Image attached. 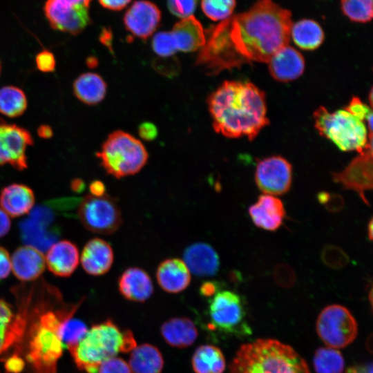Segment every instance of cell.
<instances>
[{
	"instance_id": "obj_1",
	"label": "cell",
	"mask_w": 373,
	"mask_h": 373,
	"mask_svg": "<svg viewBox=\"0 0 373 373\" xmlns=\"http://www.w3.org/2000/svg\"><path fill=\"white\" fill-rule=\"evenodd\" d=\"M291 13L272 0H258L248 10L222 21L209 31L196 65L208 74L251 62L268 63L288 46Z\"/></svg>"
},
{
	"instance_id": "obj_2",
	"label": "cell",
	"mask_w": 373,
	"mask_h": 373,
	"mask_svg": "<svg viewBox=\"0 0 373 373\" xmlns=\"http://www.w3.org/2000/svg\"><path fill=\"white\" fill-rule=\"evenodd\" d=\"M12 291L26 321L12 354L23 359L28 373H57L64 347L60 334L62 323L73 316L82 300L66 303L59 290L44 280L18 285Z\"/></svg>"
},
{
	"instance_id": "obj_3",
	"label": "cell",
	"mask_w": 373,
	"mask_h": 373,
	"mask_svg": "<svg viewBox=\"0 0 373 373\" xmlns=\"http://www.w3.org/2000/svg\"><path fill=\"white\" fill-rule=\"evenodd\" d=\"M214 131L253 140L269 124L265 93L251 82L225 81L208 98Z\"/></svg>"
},
{
	"instance_id": "obj_4",
	"label": "cell",
	"mask_w": 373,
	"mask_h": 373,
	"mask_svg": "<svg viewBox=\"0 0 373 373\" xmlns=\"http://www.w3.org/2000/svg\"><path fill=\"white\" fill-rule=\"evenodd\" d=\"M229 373H311L305 359L290 345L273 338L242 345Z\"/></svg>"
},
{
	"instance_id": "obj_5",
	"label": "cell",
	"mask_w": 373,
	"mask_h": 373,
	"mask_svg": "<svg viewBox=\"0 0 373 373\" xmlns=\"http://www.w3.org/2000/svg\"><path fill=\"white\" fill-rule=\"evenodd\" d=\"M136 345L131 330H122L108 319L88 329L77 344L67 348L80 370L97 373L102 363Z\"/></svg>"
},
{
	"instance_id": "obj_6",
	"label": "cell",
	"mask_w": 373,
	"mask_h": 373,
	"mask_svg": "<svg viewBox=\"0 0 373 373\" xmlns=\"http://www.w3.org/2000/svg\"><path fill=\"white\" fill-rule=\"evenodd\" d=\"M96 155L106 173L118 179L138 173L149 158L144 144L120 130L108 136Z\"/></svg>"
},
{
	"instance_id": "obj_7",
	"label": "cell",
	"mask_w": 373,
	"mask_h": 373,
	"mask_svg": "<svg viewBox=\"0 0 373 373\" xmlns=\"http://www.w3.org/2000/svg\"><path fill=\"white\" fill-rule=\"evenodd\" d=\"M319 134L334 143L343 151L361 153L370 139L364 122L345 110L329 112L318 107L313 114Z\"/></svg>"
},
{
	"instance_id": "obj_8",
	"label": "cell",
	"mask_w": 373,
	"mask_h": 373,
	"mask_svg": "<svg viewBox=\"0 0 373 373\" xmlns=\"http://www.w3.org/2000/svg\"><path fill=\"white\" fill-rule=\"evenodd\" d=\"M208 315L210 326L220 332L238 335L251 334L245 321L242 300L233 291L222 290L214 294L209 302Z\"/></svg>"
},
{
	"instance_id": "obj_9",
	"label": "cell",
	"mask_w": 373,
	"mask_h": 373,
	"mask_svg": "<svg viewBox=\"0 0 373 373\" xmlns=\"http://www.w3.org/2000/svg\"><path fill=\"white\" fill-rule=\"evenodd\" d=\"M316 328L322 341L335 349L351 344L358 334V324L345 307L334 304L325 307L319 314Z\"/></svg>"
},
{
	"instance_id": "obj_10",
	"label": "cell",
	"mask_w": 373,
	"mask_h": 373,
	"mask_svg": "<svg viewBox=\"0 0 373 373\" xmlns=\"http://www.w3.org/2000/svg\"><path fill=\"white\" fill-rule=\"evenodd\" d=\"M77 214L86 229L100 234L115 233L122 222L116 201L108 194L86 195L79 203Z\"/></svg>"
},
{
	"instance_id": "obj_11",
	"label": "cell",
	"mask_w": 373,
	"mask_h": 373,
	"mask_svg": "<svg viewBox=\"0 0 373 373\" xmlns=\"http://www.w3.org/2000/svg\"><path fill=\"white\" fill-rule=\"evenodd\" d=\"M91 0H47L45 15L52 28L78 35L90 23Z\"/></svg>"
},
{
	"instance_id": "obj_12",
	"label": "cell",
	"mask_w": 373,
	"mask_h": 373,
	"mask_svg": "<svg viewBox=\"0 0 373 373\" xmlns=\"http://www.w3.org/2000/svg\"><path fill=\"white\" fill-rule=\"evenodd\" d=\"M19 230L23 242L41 252L47 251L59 236L52 208L47 204L34 208L20 222Z\"/></svg>"
},
{
	"instance_id": "obj_13",
	"label": "cell",
	"mask_w": 373,
	"mask_h": 373,
	"mask_svg": "<svg viewBox=\"0 0 373 373\" xmlns=\"http://www.w3.org/2000/svg\"><path fill=\"white\" fill-rule=\"evenodd\" d=\"M372 139L363 151L343 171L332 174V179L343 189L355 191L370 206L365 192L372 189Z\"/></svg>"
},
{
	"instance_id": "obj_14",
	"label": "cell",
	"mask_w": 373,
	"mask_h": 373,
	"mask_svg": "<svg viewBox=\"0 0 373 373\" xmlns=\"http://www.w3.org/2000/svg\"><path fill=\"white\" fill-rule=\"evenodd\" d=\"M255 181L265 194L278 195L286 193L291 185V165L279 155L265 158L256 166Z\"/></svg>"
},
{
	"instance_id": "obj_15",
	"label": "cell",
	"mask_w": 373,
	"mask_h": 373,
	"mask_svg": "<svg viewBox=\"0 0 373 373\" xmlns=\"http://www.w3.org/2000/svg\"><path fill=\"white\" fill-rule=\"evenodd\" d=\"M32 143L28 131L15 124H6L0 118V165L10 164L20 171L26 169V152Z\"/></svg>"
},
{
	"instance_id": "obj_16",
	"label": "cell",
	"mask_w": 373,
	"mask_h": 373,
	"mask_svg": "<svg viewBox=\"0 0 373 373\" xmlns=\"http://www.w3.org/2000/svg\"><path fill=\"white\" fill-rule=\"evenodd\" d=\"M161 20V12L153 3L140 0L135 1L126 12L124 23L133 35L146 39L157 28Z\"/></svg>"
},
{
	"instance_id": "obj_17",
	"label": "cell",
	"mask_w": 373,
	"mask_h": 373,
	"mask_svg": "<svg viewBox=\"0 0 373 373\" xmlns=\"http://www.w3.org/2000/svg\"><path fill=\"white\" fill-rule=\"evenodd\" d=\"M17 311L0 298V354L15 347L21 341L26 327V316L17 305Z\"/></svg>"
},
{
	"instance_id": "obj_18",
	"label": "cell",
	"mask_w": 373,
	"mask_h": 373,
	"mask_svg": "<svg viewBox=\"0 0 373 373\" xmlns=\"http://www.w3.org/2000/svg\"><path fill=\"white\" fill-rule=\"evenodd\" d=\"M254 224L258 228L274 231L283 223L286 212L283 202L278 198L264 194L248 209Z\"/></svg>"
},
{
	"instance_id": "obj_19",
	"label": "cell",
	"mask_w": 373,
	"mask_h": 373,
	"mask_svg": "<svg viewBox=\"0 0 373 373\" xmlns=\"http://www.w3.org/2000/svg\"><path fill=\"white\" fill-rule=\"evenodd\" d=\"M272 77L281 82L298 78L305 69L302 54L291 46H286L277 51L268 61Z\"/></svg>"
},
{
	"instance_id": "obj_20",
	"label": "cell",
	"mask_w": 373,
	"mask_h": 373,
	"mask_svg": "<svg viewBox=\"0 0 373 373\" xmlns=\"http://www.w3.org/2000/svg\"><path fill=\"white\" fill-rule=\"evenodd\" d=\"M11 259V270L23 282L37 280L44 272L45 257L41 251L29 245L18 247Z\"/></svg>"
},
{
	"instance_id": "obj_21",
	"label": "cell",
	"mask_w": 373,
	"mask_h": 373,
	"mask_svg": "<svg viewBox=\"0 0 373 373\" xmlns=\"http://www.w3.org/2000/svg\"><path fill=\"white\" fill-rule=\"evenodd\" d=\"M114 260L113 250L106 241L95 238L84 246L81 255V264L84 271L98 276L109 271Z\"/></svg>"
},
{
	"instance_id": "obj_22",
	"label": "cell",
	"mask_w": 373,
	"mask_h": 373,
	"mask_svg": "<svg viewBox=\"0 0 373 373\" xmlns=\"http://www.w3.org/2000/svg\"><path fill=\"white\" fill-rule=\"evenodd\" d=\"M79 250L72 242L66 240L55 242L47 250L46 265L50 272L57 276L68 277L79 264Z\"/></svg>"
},
{
	"instance_id": "obj_23",
	"label": "cell",
	"mask_w": 373,
	"mask_h": 373,
	"mask_svg": "<svg viewBox=\"0 0 373 373\" xmlns=\"http://www.w3.org/2000/svg\"><path fill=\"white\" fill-rule=\"evenodd\" d=\"M183 261L190 272L198 276H213L220 267L217 252L204 242H195L187 247L183 254Z\"/></svg>"
},
{
	"instance_id": "obj_24",
	"label": "cell",
	"mask_w": 373,
	"mask_h": 373,
	"mask_svg": "<svg viewBox=\"0 0 373 373\" xmlns=\"http://www.w3.org/2000/svg\"><path fill=\"white\" fill-rule=\"evenodd\" d=\"M118 289L126 300L144 302L153 293V285L146 271L139 267H129L119 276Z\"/></svg>"
},
{
	"instance_id": "obj_25",
	"label": "cell",
	"mask_w": 373,
	"mask_h": 373,
	"mask_svg": "<svg viewBox=\"0 0 373 373\" xmlns=\"http://www.w3.org/2000/svg\"><path fill=\"white\" fill-rule=\"evenodd\" d=\"M156 278L160 287L168 293H179L191 283V272L184 262L173 258L163 260L157 267Z\"/></svg>"
},
{
	"instance_id": "obj_26",
	"label": "cell",
	"mask_w": 373,
	"mask_h": 373,
	"mask_svg": "<svg viewBox=\"0 0 373 373\" xmlns=\"http://www.w3.org/2000/svg\"><path fill=\"white\" fill-rule=\"evenodd\" d=\"M170 32L178 51H196L203 47L206 41L203 27L193 15L175 23Z\"/></svg>"
},
{
	"instance_id": "obj_27",
	"label": "cell",
	"mask_w": 373,
	"mask_h": 373,
	"mask_svg": "<svg viewBox=\"0 0 373 373\" xmlns=\"http://www.w3.org/2000/svg\"><path fill=\"white\" fill-rule=\"evenodd\" d=\"M35 204L32 190L21 184H12L0 193L1 208L9 216L17 218L29 213Z\"/></svg>"
},
{
	"instance_id": "obj_28",
	"label": "cell",
	"mask_w": 373,
	"mask_h": 373,
	"mask_svg": "<svg viewBox=\"0 0 373 373\" xmlns=\"http://www.w3.org/2000/svg\"><path fill=\"white\" fill-rule=\"evenodd\" d=\"M164 341L171 346L184 348L192 345L198 337L193 321L186 317H175L165 321L160 328Z\"/></svg>"
},
{
	"instance_id": "obj_29",
	"label": "cell",
	"mask_w": 373,
	"mask_h": 373,
	"mask_svg": "<svg viewBox=\"0 0 373 373\" xmlns=\"http://www.w3.org/2000/svg\"><path fill=\"white\" fill-rule=\"evenodd\" d=\"M128 364L132 373H161L164 359L157 347L143 343L131 351Z\"/></svg>"
},
{
	"instance_id": "obj_30",
	"label": "cell",
	"mask_w": 373,
	"mask_h": 373,
	"mask_svg": "<svg viewBox=\"0 0 373 373\" xmlns=\"http://www.w3.org/2000/svg\"><path fill=\"white\" fill-rule=\"evenodd\" d=\"M75 95L83 103L95 105L102 102L106 93V84L103 78L95 73H86L74 82Z\"/></svg>"
},
{
	"instance_id": "obj_31",
	"label": "cell",
	"mask_w": 373,
	"mask_h": 373,
	"mask_svg": "<svg viewBox=\"0 0 373 373\" xmlns=\"http://www.w3.org/2000/svg\"><path fill=\"white\" fill-rule=\"evenodd\" d=\"M191 364L195 373H223L226 361L220 348L211 345H200L195 350Z\"/></svg>"
},
{
	"instance_id": "obj_32",
	"label": "cell",
	"mask_w": 373,
	"mask_h": 373,
	"mask_svg": "<svg viewBox=\"0 0 373 373\" xmlns=\"http://www.w3.org/2000/svg\"><path fill=\"white\" fill-rule=\"evenodd\" d=\"M291 37L295 44L301 49L312 50L323 42L324 32L316 21L305 19L292 24Z\"/></svg>"
},
{
	"instance_id": "obj_33",
	"label": "cell",
	"mask_w": 373,
	"mask_h": 373,
	"mask_svg": "<svg viewBox=\"0 0 373 373\" xmlns=\"http://www.w3.org/2000/svg\"><path fill=\"white\" fill-rule=\"evenodd\" d=\"M27 98L23 91L15 86L0 88V113L10 117L22 115L27 108Z\"/></svg>"
},
{
	"instance_id": "obj_34",
	"label": "cell",
	"mask_w": 373,
	"mask_h": 373,
	"mask_svg": "<svg viewBox=\"0 0 373 373\" xmlns=\"http://www.w3.org/2000/svg\"><path fill=\"white\" fill-rule=\"evenodd\" d=\"M344 359L338 349L330 347H320L316 350L313 365L316 373H342Z\"/></svg>"
},
{
	"instance_id": "obj_35",
	"label": "cell",
	"mask_w": 373,
	"mask_h": 373,
	"mask_svg": "<svg viewBox=\"0 0 373 373\" xmlns=\"http://www.w3.org/2000/svg\"><path fill=\"white\" fill-rule=\"evenodd\" d=\"M343 13L351 21L366 23L372 19V0H340Z\"/></svg>"
},
{
	"instance_id": "obj_36",
	"label": "cell",
	"mask_w": 373,
	"mask_h": 373,
	"mask_svg": "<svg viewBox=\"0 0 373 373\" xmlns=\"http://www.w3.org/2000/svg\"><path fill=\"white\" fill-rule=\"evenodd\" d=\"M236 4V0H201L203 12L215 21H223L230 17Z\"/></svg>"
},
{
	"instance_id": "obj_37",
	"label": "cell",
	"mask_w": 373,
	"mask_h": 373,
	"mask_svg": "<svg viewBox=\"0 0 373 373\" xmlns=\"http://www.w3.org/2000/svg\"><path fill=\"white\" fill-rule=\"evenodd\" d=\"M88 330L86 324L71 316L67 318L61 327L60 334L64 346L68 347L77 344Z\"/></svg>"
},
{
	"instance_id": "obj_38",
	"label": "cell",
	"mask_w": 373,
	"mask_h": 373,
	"mask_svg": "<svg viewBox=\"0 0 373 373\" xmlns=\"http://www.w3.org/2000/svg\"><path fill=\"white\" fill-rule=\"evenodd\" d=\"M323 263L329 268L338 269L345 267L350 262L347 254L341 248L332 245H325L321 251Z\"/></svg>"
},
{
	"instance_id": "obj_39",
	"label": "cell",
	"mask_w": 373,
	"mask_h": 373,
	"mask_svg": "<svg viewBox=\"0 0 373 373\" xmlns=\"http://www.w3.org/2000/svg\"><path fill=\"white\" fill-rule=\"evenodd\" d=\"M152 47L157 55L164 58L171 57L178 52L170 31L157 32L153 38Z\"/></svg>"
},
{
	"instance_id": "obj_40",
	"label": "cell",
	"mask_w": 373,
	"mask_h": 373,
	"mask_svg": "<svg viewBox=\"0 0 373 373\" xmlns=\"http://www.w3.org/2000/svg\"><path fill=\"white\" fill-rule=\"evenodd\" d=\"M198 0H167L169 11L175 16L184 19L195 12Z\"/></svg>"
},
{
	"instance_id": "obj_41",
	"label": "cell",
	"mask_w": 373,
	"mask_h": 373,
	"mask_svg": "<svg viewBox=\"0 0 373 373\" xmlns=\"http://www.w3.org/2000/svg\"><path fill=\"white\" fill-rule=\"evenodd\" d=\"M274 278L278 285L285 288L291 287L296 282V274L287 264H279L275 267Z\"/></svg>"
},
{
	"instance_id": "obj_42",
	"label": "cell",
	"mask_w": 373,
	"mask_h": 373,
	"mask_svg": "<svg viewBox=\"0 0 373 373\" xmlns=\"http://www.w3.org/2000/svg\"><path fill=\"white\" fill-rule=\"evenodd\" d=\"M317 198L318 202L331 213L338 212L344 207V200L338 194L322 191L318 194Z\"/></svg>"
},
{
	"instance_id": "obj_43",
	"label": "cell",
	"mask_w": 373,
	"mask_h": 373,
	"mask_svg": "<svg viewBox=\"0 0 373 373\" xmlns=\"http://www.w3.org/2000/svg\"><path fill=\"white\" fill-rule=\"evenodd\" d=\"M97 373H132L128 364L122 358H111L101 364Z\"/></svg>"
},
{
	"instance_id": "obj_44",
	"label": "cell",
	"mask_w": 373,
	"mask_h": 373,
	"mask_svg": "<svg viewBox=\"0 0 373 373\" xmlns=\"http://www.w3.org/2000/svg\"><path fill=\"white\" fill-rule=\"evenodd\" d=\"M344 110L363 122L365 120L367 122L372 117V108L363 104L357 97H352L350 103Z\"/></svg>"
},
{
	"instance_id": "obj_45",
	"label": "cell",
	"mask_w": 373,
	"mask_h": 373,
	"mask_svg": "<svg viewBox=\"0 0 373 373\" xmlns=\"http://www.w3.org/2000/svg\"><path fill=\"white\" fill-rule=\"evenodd\" d=\"M36 65L37 68L44 73L52 72L55 68V59L52 52L43 50L36 56Z\"/></svg>"
},
{
	"instance_id": "obj_46",
	"label": "cell",
	"mask_w": 373,
	"mask_h": 373,
	"mask_svg": "<svg viewBox=\"0 0 373 373\" xmlns=\"http://www.w3.org/2000/svg\"><path fill=\"white\" fill-rule=\"evenodd\" d=\"M11 271V259L8 251L0 246V280L6 278Z\"/></svg>"
},
{
	"instance_id": "obj_47",
	"label": "cell",
	"mask_w": 373,
	"mask_h": 373,
	"mask_svg": "<svg viewBox=\"0 0 373 373\" xmlns=\"http://www.w3.org/2000/svg\"><path fill=\"white\" fill-rule=\"evenodd\" d=\"M138 133L143 140L152 141L157 136V128L154 124L145 122L139 126Z\"/></svg>"
},
{
	"instance_id": "obj_48",
	"label": "cell",
	"mask_w": 373,
	"mask_h": 373,
	"mask_svg": "<svg viewBox=\"0 0 373 373\" xmlns=\"http://www.w3.org/2000/svg\"><path fill=\"white\" fill-rule=\"evenodd\" d=\"M131 0H99L105 8L112 10H120L125 8Z\"/></svg>"
},
{
	"instance_id": "obj_49",
	"label": "cell",
	"mask_w": 373,
	"mask_h": 373,
	"mask_svg": "<svg viewBox=\"0 0 373 373\" xmlns=\"http://www.w3.org/2000/svg\"><path fill=\"white\" fill-rule=\"evenodd\" d=\"M218 290V283L213 281H206L200 287V293L203 296H212Z\"/></svg>"
},
{
	"instance_id": "obj_50",
	"label": "cell",
	"mask_w": 373,
	"mask_h": 373,
	"mask_svg": "<svg viewBox=\"0 0 373 373\" xmlns=\"http://www.w3.org/2000/svg\"><path fill=\"white\" fill-rule=\"evenodd\" d=\"M10 216L0 208V238L6 236L10 229Z\"/></svg>"
},
{
	"instance_id": "obj_51",
	"label": "cell",
	"mask_w": 373,
	"mask_h": 373,
	"mask_svg": "<svg viewBox=\"0 0 373 373\" xmlns=\"http://www.w3.org/2000/svg\"><path fill=\"white\" fill-rule=\"evenodd\" d=\"M89 190L93 196H102L105 194L106 188L102 182L94 180L90 184Z\"/></svg>"
},
{
	"instance_id": "obj_52",
	"label": "cell",
	"mask_w": 373,
	"mask_h": 373,
	"mask_svg": "<svg viewBox=\"0 0 373 373\" xmlns=\"http://www.w3.org/2000/svg\"><path fill=\"white\" fill-rule=\"evenodd\" d=\"M155 65L157 70L162 73L163 74L168 75V68L173 73V74H175V72L179 70V64H175L173 61H171L170 64H168L166 61H165V64H162L161 62L157 61V63Z\"/></svg>"
},
{
	"instance_id": "obj_53",
	"label": "cell",
	"mask_w": 373,
	"mask_h": 373,
	"mask_svg": "<svg viewBox=\"0 0 373 373\" xmlns=\"http://www.w3.org/2000/svg\"><path fill=\"white\" fill-rule=\"evenodd\" d=\"M38 134L43 138H49L52 135L51 128L47 125H41L38 128Z\"/></svg>"
},
{
	"instance_id": "obj_54",
	"label": "cell",
	"mask_w": 373,
	"mask_h": 373,
	"mask_svg": "<svg viewBox=\"0 0 373 373\" xmlns=\"http://www.w3.org/2000/svg\"><path fill=\"white\" fill-rule=\"evenodd\" d=\"M71 188L74 191L81 192L85 188L84 182L80 179H75L71 183Z\"/></svg>"
},
{
	"instance_id": "obj_55",
	"label": "cell",
	"mask_w": 373,
	"mask_h": 373,
	"mask_svg": "<svg viewBox=\"0 0 373 373\" xmlns=\"http://www.w3.org/2000/svg\"><path fill=\"white\" fill-rule=\"evenodd\" d=\"M372 218H371L367 224V237L370 240H372Z\"/></svg>"
},
{
	"instance_id": "obj_56",
	"label": "cell",
	"mask_w": 373,
	"mask_h": 373,
	"mask_svg": "<svg viewBox=\"0 0 373 373\" xmlns=\"http://www.w3.org/2000/svg\"><path fill=\"white\" fill-rule=\"evenodd\" d=\"M346 373H361V372L358 371L356 368L351 367L347 369Z\"/></svg>"
},
{
	"instance_id": "obj_57",
	"label": "cell",
	"mask_w": 373,
	"mask_h": 373,
	"mask_svg": "<svg viewBox=\"0 0 373 373\" xmlns=\"http://www.w3.org/2000/svg\"><path fill=\"white\" fill-rule=\"evenodd\" d=\"M0 73H1V62H0Z\"/></svg>"
},
{
	"instance_id": "obj_58",
	"label": "cell",
	"mask_w": 373,
	"mask_h": 373,
	"mask_svg": "<svg viewBox=\"0 0 373 373\" xmlns=\"http://www.w3.org/2000/svg\"><path fill=\"white\" fill-rule=\"evenodd\" d=\"M1 373V372H0Z\"/></svg>"
}]
</instances>
